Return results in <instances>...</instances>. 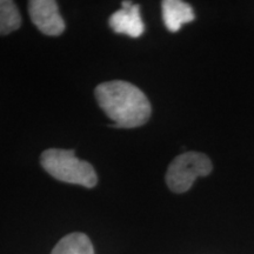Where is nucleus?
<instances>
[{"instance_id": "f257e3e1", "label": "nucleus", "mask_w": 254, "mask_h": 254, "mask_svg": "<svg viewBox=\"0 0 254 254\" xmlns=\"http://www.w3.org/2000/svg\"><path fill=\"white\" fill-rule=\"evenodd\" d=\"M95 99L116 127L134 128L151 117V104L144 92L123 80L103 82L95 88Z\"/></svg>"}, {"instance_id": "f03ea898", "label": "nucleus", "mask_w": 254, "mask_h": 254, "mask_svg": "<svg viewBox=\"0 0 254 254\" xmlns=\"http://www.w3.org/2000/svg\"><path fill=\"white\" fill-rule=\"evenodd\" d=\"M40 163L51 177L60 182L85 186L87 189H92L98 183L97 173L92 165L78 159L72 150L50 148L43 152Z\"/></svg>"}, {"instance_id": "7ed1b4c3", "label": "nucleus", "mask_w": 254, "mask_h": 254, "mask_svg": "<svg viewBox=\"0 0 254 254\" xmlns=\"http://www.w3.org/2000/svg\"><path fill=\"white\" fill-rule=\"evenodd\" d=\"M212 161L204 153L186 152L178 155L168 166L166 183L171 190L184 193L192 187L199 177H206L211 173Z\"/></svg>"}, {"instance_id": "20e7f679", "label": "nucleus", "mask_w": 254, "mask_h": 254, "mask_svg": "<svg viewBox=\"0 0 254 254\" xmlns=\"http://www.w3.org/2000/svg\"><path fill=\"white\" fill-rule=\"evenodd\" d=\"M28 12L32 23L46 36H60L65 30L58 4L53 0H32L28 2Z\"/></svg>"}, {"instance_id": "39448f33", "label": "nucleus", "mask_w": 254, "mask_h": 254, "mask_svg": "<svg viewBox=\"0 0 254 254\" xmlns=\"http://www.w3.org/2000/svg\"><path fill=\"white\" fill-rule=\"evenodd\" d=\"M109 24L116 33L126 34L131 38L140 37L145 31L140 7L131 1H123L122 8L110 17Z\"/></svg>"}, {"instance_id": "423d86ee", "label": "nucleus", "mask_w": 254, "mask_h": 254, "mask_svg": "<svg viewBox=\"0 0 254 254\" xmlns=\"http://www.w3.org/2000/svg\"><path fill=\"white\" fill-rule=\"evenodd\" d=\"M161 8L165 26L171 32H178L184 24L190 23L195 19L190 5L180 0H165L161 2Z\"/></svg>"}, {"instance_id": "0eeeda50", "label": "nucleus", "mask_w": 254, "mask_h": 254, "mask_svg": "<svg viewBox=\"0 0 254 254\" xmlns=\"http://www.w3.org/2000/svg\"><path fill=\"white\" fill-rule=\"evenodd\" d=\"M51 254H94V250L86 234L75 232L60 239Z\"/></svg>"}, {"instance_id": "6e6552de", "label": "nucleus", "mask_w": 254, "mask_h": 254, "mask_svg": "<svg viewBox=\"0 0 254 254\" xmlns=\"http://www.w3.org/2000/svg\"><path fill=\"white\" fill-rule=\"evenodd\" d=\"M21 17L17 5L11 0H0V36H6L18 30Z\"/></svg>"}]
</instances>
